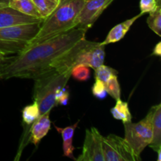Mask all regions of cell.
<instances>
[{
  "label": "cell",
  "mask_w": 161,
  "mask_h": 161,
  "mask_svg": "<svg viewBox=\"0 0 161 161\" xmlns=\"http://www.w3.org/2000/svg\"><path fill=\"white\" fill-rule=\"evenodd\" d=\"M86 31L74 28L50 39L35 44L20 53L10 56L0 66V80L31 79L51 69L61 56L85 37Z\"/></svg>",
  "instance_id": "cell-1"
},
{
  "label": "cell",
  "mask_w": 161,
  "mask_h": 161,
  "mask_svg": "<svg viewBox=\"0 0 161 161\" xmlns=\"http://www.w3.org/2000/svg\"><path fill=\"white\" fill-rule=\"evenodd\" d=\"M84 3L85 0H61L55 10L42 20L26 49L75 28V20Z\"/></svg>",
  "instance_id": "cell-2"
},
{
  "label": "cell",
  "mask_w": 161,
  "mask_h": 161,
  "mask_svg": "<svg viewBox=\"0 0 161 161\" xmlns=\"http://www.w3.org/2000/svg\"><path fill=\"white\" fill-rule=\"evenodd\" d=\"M105 46L101 42L80 39L71 49L60 57L51 69L61 71H72L78 64H83L94 70L104 64L105 58Z\"/></svg>",
  "instance_id": "cell-3"
},
{
  "label": "cell",
  "mask_w": 161,
  "mask_h": 161,
  "mask_svg": "<svg viewBox=\"0 0 161 161\" xmlns=\"http://www.w3.org/2000/svg\"><path fill=\"white\" fill-rule=\"evenodd\" d=\"M72 71L50 69L34 79V101L39 106L40 115L50 113L56 106V94L67 85Z\"/></svg>",
  "instance_id": "cell-4"
},
{
  "label": "cell",
  "mask_w": 161,
  "mask_h": 161,
  "mask_svg": "<svg viewBox=\"0 0 161 161\" xmlns=\"http://www.w3.org/2000/svg\"><path fill=\"white\" fill-rule=\"evenodd\" d=\"M42 22L14 25L0 28V52L17 55L26 49L38 32Z\"/></svg>",
  "instance_id": "cell-5"
},
{
  "label": "cell",
  "mask_w": 161,
  "mask_h": 161,
  "mask_svg": "<svg viewBox=\"0 0 161 161\" xmlns=\"http://www.w3.org/2000/svg\"><path fill=\"white\" fill-rule=\"evenodd\" d=\"M124 138L128 142L134 153L140 157L142 151L152 141L153 133L150 120L148 116L138 123H124Z\"/></svg>",
  "instance_id": "cell-6"
},
{
  "label": "cell",
  "mask_w": 161,
  "mask_h": 161,
  "mask_svg": "<svg viewBox=\"0 0 161 161\" xmlns=\"http://www.w3.org/2000/svg\"><path fill=\"white\" fill-rule=\"evenodd\" d=\"M102 149L105 161L141 160V157L136 156L125 138L113 134L103 137Z\"/></svg>",
  "instance_id": "cell-7"
},
{
  "label": "cell",
  "mask_w": 161,
  "mask_h": 161,
  "mask_svg": "<svg viewBox=\"0 0 161 161\" xmlns=\"http://www.w3.org/2000/svg\"><path fill=\"white\" fill-rule=\"evenodd\" d=\"M113 1L114 0H85L75 20V28L84 30L86 32Z\"/></svg>",
  "instance_id": "cell-8"
},
{
  "label": "cell",
  "mask_w": 161,
  "mask_h": 161,
  "mask_svg": "<svg viewBox=\"0 0 161 161\" xmlns=\"http://www.w3.org/2000/svg\"><path fill=\"white\" fill-rule=\"evenodd\" d=\"M102 138L97 128L92 127L86 129L85 134L84 143L83 151L77 161H105V157L102 149Z\"/></svg>",
  "instance_id": "cell-9"
},
{
  "label": "cell",
  "mask_w": 161,
  "mask_h": 161,
  "mask_svg": "<svg viewBox=\"0 0 161 161\" xmlns=\"http://www.w3.org/2000/svg\"><path fill=\"white\" fill-rule=\"evenodd\" d=\"M42 21V20L34 18L32 17L21 14L16 9L9 7V6L0 8V28Z\"/></svg>",
  "instance_id": "cell-10"
},
{
  "label": "cell",
  "mask_w": 161,
  "mask_h": 161,
  "mask_svg": "<svg viewBox=\"0 0 161 161\" xmlns=\"http://www.w3.org/2000/svg\"><path fill=\"white\" fill-rule=\"evenodd\" d=\"M147 116L150 120L153 133L149 146L157 153L161 150V104L151 107Z\"/></svg>",
  "instance_id": "cell-11"
},
{
  "label": "cell",
  "mask_w": 161,
  "mask_h": 161,
  "mask_svg": "<svg viewBox=\"0 0 161 161\" xmlns=\"http://www.w3.org/2000/svg\"><path fill=\"white\" fill-rule=\"evenodd\" d=\"M51 127V121L50 119V113L40 115L34 122L31 127V137L30 141L31 143L37 146L41 140L48 134Z\"/></svg>",
  "instance_id": "cell-12"
},
{
  "label": "cell",
  "mask_w": 161,
  "mask_h": 161,
  "mask_svg": "<svg viewBox=\"0 0 161 161\" xmlns=\"http://www.w3.org/2000/svg\"><path fill=\"white\" fill-rule=\"evenodd\" d=\"M141 16H142V14H138V15L128 19L124 22L118 24L116 26L113 27L109 32L107 35L106 38L103 42H101V43L104 46H106L110 43H114V42H119V40L123 39L126 36L130 28H131L132 25L135 22V20H138Z\"/></svg>",
  "instance_id": "cell-13"
},
{
  "label": "cell",
  "mask_w": 161,
  "mask_h": 161,
  "mask_svg": "<svg viewBox=\"0 0 161 161\" xmlns=\"http://www.w3.org/2000/svg\"><path fill=\"white\" fill-rule=\"evenodd\" d=\"M80 121H77L73 125L69 126L66 127H58L55 126L56 130L59 132L62 136L63 139V152H64V157H69V158L75 159L73 157V152L75 150V147L73 146V137L75 134V129Z\"/></svg>",
  "instance_id": "cell-14"
},
{
  "label": "cell",
  "mask_w": 161,
  "mask_h": 161,
  "mask_svg": "<svg viewBox=\"0 0 161 161\" xmlns=\"http://www.w3.org/2000/svg\"><path fill=\"white\" fill-rule=\"evenodd\" d=\"M8 6L21 14L42 20L37 8L31 0H9Z\"/></svg>",
  "instance_id": "cell-15"
},
{
  "label": "cell",
  "mask_w": 161,
  "mask_h": 161,
  "mask_svg": "<svg viewBox=\"0 0 161 161\" xmlns=\"http://www.w3.org/2000/svg\"><path fill=\"white\" fill-rule=\"evenodd\" d=\"M110 112L114 119L123 121V123L130 122L132 119V115L129 108L128 103L121 99L116 100V105L111 108Z\"/></svg>",
  "instance_id": "cell-16"
},
{
  "label": "cell",
  "mask_w": 161,
  "mask_h": 161,
  "mask_svg": "<svg viewBox=\"0 0 161 161\" xmlns=\"http://www.w3.org/2000/svg\"><path fill=\"white\" fill-rule=\"evenodd\" d=\"M37 8L42 20H45L55 10L61 0H31Z\"/></svg>",
  "instance_id": "cell-17"
},
{
  "label": "cell",
  "mask_w": 161,
  "mask_h": 161,
  "mask_svg": "<svg viewBox=\"0 0 161 161\" xmlns=\"http://www.w3.org/2000/svg\"><path fill=\"white\" fill-rule=\"evenodd\" d=\"M40 116L39 106L34 101L32 104L25 106L22 110V119L27 125H31Z\"/></svg>",
  "instance_id": "cell-18"
},
{
  "label": "cell",
  "mask_w": 161,
  "mask_h": 161,
  "mask_svg": "<svg viewBox=\"0 0 161 161\" xmlns=\"http://www.w3.org/2000/svg\"><path fill=\"white\" fill-rule=\"evenodd\" d=\"M147 25L153 32L158 36H161V6L149 13L147 18Z\"/></svg>",
  "instance_id": "cell-19"
},
{
  "label": "cell",
  "mask_w": 161,
  "mask_h": 161,
  "mask_svg": "<svg viewBox=\"0 0 161 161\" xmlns=\"http://www.w3.org/2000/svg\"><path fill=\"white\" fill-rule=\"evenodd\" d=\"M118 72L109 66L102 64L97 69H94V76L95 80H98L103 83H106L111 77L117 75Z\"/></svg>",
  "instance_id": "cell-20"
},
{
  "label": "cell",
  "mask_w": 161,
  "mask_h": 161,
  "mask_svg": "<svg viewBox=\"0 0 161 161\" xmlns=\"http://www.w3.org/2000/svg\"><path fill=\"white\" fill-rule=\"evenodd\" d=\"M105 90L108 95L111 96L115 100L120 99L121 91L119 81H118L117 75L111 77L106 83H105Z\"/></svg>",
  "instance_id": "cell-21"
},
{
  "label": "cell",
  "mask_w": 161,
  "mask_h": 161,
  "mask_svg": "<svg viewBox=\"0 0 161 161\" xmlns=\"http://www.w3.org/2000/svg\"><path fill=\"white\" fill-rule=\"evenodd\" d=\"M71 76H72L78 81L84 82L89 80L90 76H91V71L87 66L83 65V64H78L72 68V72H71Z\"/></svg>",
  "instance_id": "cell-22"
},
{
  "label": "cell",
  "mask_w": 161,
  "mask_h": 161,
  "mask_svg": "<svg viewBox=\"0 0 161 161\" xmlns=\"http://www.w3.org/2000/svg\"><path fill=\"white\" fill-rule=\"evenodd\" d=\"M92 94L94 96L99 99L105 98L107 96L106 90H105V83L98 80H95L94 85L92 87Z\"/></svg>",
  "instance_id": "cell-23"
},
{
  "label": "cell",
  "mask_w": 161,
  "mask_h": 161,
  "mask_svg": "<svg viewBox=\"0 0 161 161\" xmlns=\"http://www.w3.org/2000/svg\"><path fill=\"white\" fill-rule=\"evenodd\" d=\"M139 6L141 10L140 14L143 15L145 14H149L153 12L160 6L157 5L155 0H140Z\"/></svg>",
  "instance_id": "cell-24"
},
{
  "label": "cell",
  "mask_w": 161,
  "mask_h": 161,
  "mask_svg": "<svg viewBox=\"0 0 161 161\" xmlns=\"http://www.w3.org/2000/svg\"><path fill=\"white\" fill-rule=\"evenodd\" d=\"M55 99H56L57 105H59V104H61V105H67L69 99V92L68 91V90L66 89L65 86L61 88V89L57 92Z\"/></svg>",
  "instance_id": "cell-25"
},
{
  "label": "cell",
  "mask_w": 161,
  "mask_h": 161,
  "mask_svg": "<svg viewBox=\"0 0 161 161\" xmlns=\"http://www.w3.org/2000/svg\"><path fill=\"white\" fill-rule=\"evenodd\" d=\"M152 54L156 55V56H160L161 55V42H159L155 46Z\"/></svg>",
  "instance_id": "cell-26"
},
{
  "label": "cell",
  "mask_w": 161,
  "mask_h": 161,
  "mask_svg": "<svg viewBox=\"0 0 161 161\" xmlns=\"http://www.w3.org/2000/svg\"><path fill=\"white\" fill-rule=\"evenodd\" d=\"M9 55H6L5 53H3V52H0V66L3 64L4 62H6L9 58Z\"/></svg>",
  "instance_id": "cell-27"
},
{
  "label": "cell",
  "mask_w": 161,
  "mask_h": 161,
  "mask_svg": "<svg viewBox=\"0 0 161 161\" xmlns=\"http://www.w3.org/2000/svg\"><path fill=\"white\" fill-rule=\"evenodd\" d=\"M8 3H9V0H0V3L2 4L8 5Z\"/></svg>",
  "instance_id": "cell-28"
},
{
  "label": "cell",
  "mask_w": 161,
  "mask_h": 161,
  "mask_svg": "<svg viewBox=\"0 0 161 161\" xmlns=\"http://www.w3.org/2000/svg\"><path fill=\"white\" fill-rule=\"evenodd\" d=\"M155 1L157 2V5H158V6H161V0H155Z\"/></svg>",
  "instance_id": "cell-29"
},
{
  "label": "cell",
  "mask_w": 161,
  "mask_h": 161,
  "mask_svg": "<svg viewBox=\"0 0 161 161\" xmlns=\"http://www.w3.org/2000/svg\"><path fill=\"white\" fill-rule=\"evenodd\" d=\"M8 6V5H6V4H2V3H0V8L4 7V6Z\"/></svg>",
  "instance_id": "cell-30"
}]
</instances>
